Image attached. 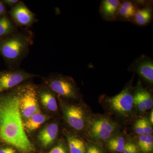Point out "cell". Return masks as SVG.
Here are the masks:
<instances>
[{
	"mask_svg": "<svg viewBox=\"0 0 153 153\" xmlns=\"http://www.w3.org/2000/svg\"><path fill=\"white\" fill-rule=\"evenodd\" d=\"M7 13L15 25L24 30H27L38 21L36 14L22 1L11 8Z\"/></svg>",
	"mask_w": 153,
	"mask_h": 153,
	"instance_id": "7",
	"label": "cell"
},
{
	"mask_svg": "<svg viewBox=\"0 0 153 153\" xmlns=\"http://www.w3.org/2000/svg\"><path fill=\"white\" fill-rule=\"evenodd\" d=\"M108 102L116 112L120 114H127L131 111L133 107V95L128 87L114 96L108 98Z\"/></svg>",
	"mask_w": 153,
	"mask_h": 153,
	"instance_id": "8",
	"label": "cell"
},
{
	"mask_svg": "<svg viewBox=\"0 0 153 153\" xmlns=\"http://www.w3.org/2000/svg\"><path fill=\"white\" fill-rule=\"evenodd\" d=\"M7 13V7L2 2L1 0H0V16Z\"/></svg>",
	"mask_w": 153,
	"mask_h": 153,
	"instance_id": "27",
	"label": "cell"
},
{
	"mask_svg": "<svg viewBox=\"0 0 153 153\" xmlns=\"http://www.w3.org/2000/svg\"><path fill=\"white\" fill-rule=\"evenodd\" d=\"M58 127L56 123H51L39 132L38 138L41 144L48 146L55 141L57 136Z\"/></svg>",
	"mask_w": 153,
	"mask_h": 153,
	"instance_id": "13",
	"label": "cell"
},
{
	"mask_svg": "<svg viewBox=\"0 0 153 153\" xmlns=\"http://www.w3.org/2000/svg\"><path fill=\"white\" fill-rule=\"evenodd\" d=\"M19 31L7 13L0 16V40L8 38Z\"/></svg>",
	"mask_w": 153,
	"mask_h": 153,
	"instance_id": "14",
	"label": "cell"
},
{
	"mask_svg": "<svg viewBox=\"0 0 153 153\" xmlns=\"http://www.w3.org/2000/svg\"><path fill=\"white\" fill-rule=\"evenodd\" d=\"M134 130L136 133L138 135H141L144 134L141 119L138 120L136 122L134 125Z\"/></svg>",
	"mask_w": 153,
	"mask_h": 153,
	"instance_id": "23",
	"label": "cell"
},
{
	"mask_svg": "<svg viewBox=\"0 0 153 153\" xmlns=\"http://www.w3.org/2000/svg\"><path fill=\"white\" fill-rule=\"evenodd\" d=\"M33 43V33L27 30L18 31L8 38L0 40V56L9 69H18L27 56Z\"/></svg>",
	"mask_w": 153,
	"mask_h": 153,
	"instance_id": "2",
	"label": "cell"
},
{
	"mask_svg": "<svg viewBox=\"0 0 153 153\" xmlns=\"http://www.w3.org/2000/svg\"><path fill=\"white\" fill-rule=\"evenodd\" d=\"M117 128L116 124L103 117L94 118L89 121L87 128L88 136L95 140L108 139Z\"/></svg>",
	"mask_w": 153,
	"mask_h": 153,
	"instance_id": "3",
	"label": "cell"
},
{
	"mask_svg": "<svg viewBox=\"0 0 153 153\" xmlns=\"http://www.w3.org/2000/svg\"><path fill=\"white\" fill-rule=\"evenodd\" d=\"M48 117L41 112L36 113L24 123L25 130L32 132L39 128L47 120Z\"/></svg>",
	"mask_w": 153,
	"mask_h": 153,
	"instance_id": "16",
	"label": "cell"
},
{
	"mask_svg": "<svg viewBox=\"0 0 153 153\" xmlns=\"http://www.w3.org/2000/svg\"><path fill=\"white\" fill-rule=\"evenodd\" d=\"M70 153H85L84 143L82 140L74 136L67 137Z\"/></svg>",
	"mask_w": 153,
	"mask_h": 153,
	"instance_id": "17",
	"label": "cell"
},
{
	"mask_svg": "<svg viewBox=\"0 0 153 153\" xmlns=\"http://www.w3.org/2000/svg\"><path fill=\"white\" fill-rule=\"evenodd\" d=\"M38 97L44 107L51 111H55L58 108L57 100L54 92L46 85L40 88L36 87Z\"/></svg>",
	"mask_w": 153,
	"mask_h": 153,
	"instance_id": "11",
	"label": "cell"
},
{
	"mask_svg": "<svg viewBox=\"0 0 153 153\" xmlns=\"http://www.w3.org/2000/svg\"><path fill=\"white\" fill-rule=\"evenodd\" d=\"M1 1L6 7L8 6L11 8L18 4L21 1H19V0H1Z\"/></svg>",
	"mask_w": 153,
	"mask_h": 153,
	"instance_id": "24",
	"label": "cell"
},
{
	"mask_svg": "<svg viewBox=\"0 0 153 153\" xmlns=\"http://www.w3.org/2000/svg\"><path fill=\"white\" fill-rule=\"evenodd\" d=\"M37 76L19 68L0 71V94L12 90L26 80Z\"/></svg>",
	"mask_w": 153,
	"mask_h": 153,
	"instance_id": "6",
	"label": "cell"
},
{
	"mask_svg": "<svg viewBox=\"0 0 153 153\" xmlns=\"http://www.w3.org/2000/svg\"><path fill=\"white\" fill-rule=\"evenodd\" d=\"M19 85L12 91L0 94V140L22 152L29 153L33 146L22 120Z\"/></svg>",
	"mask_w": 153,
	"mask_h": 153,
	"instance_id": "1",
	"label": "cell"
},
{
	"mask_svg": "<svg viewBox=\"0 0 153 153\" xmlns=\"http://www.w3.org/2000/svg\"><path fill=\"white\" fill-rule=\"evenodd\" d=\"M118 0H103L100 6V13L103 19L107 21H114L118 16L120 4Z\"/></svg>",
	"mask_w": 153,
	"mask_h": 153,
	"instance_id": "12",
	"label": "cell"
},
{
	"mask_svg": "<svg viewBox=\"0 0 153 153\" xmlns=\"http://www.w3.org/2000/svg\"><path fill=\"white\" fill-rule=\"evenodd\" d=\"M64 115L69 125L77 131L82 130L85 125V112L81 107L69 105L65 107Z\"/></svg>",
	"mask_w": 153,
	"mask_h": 153,
	"instance_id": "9",
	"label": "cell"
},
{
	"mask_svg": "<svg viewBox=\"0 0 153 153\" xmlns=\"http://www.w3.org/2000/svg\"><path fill=\"white\" fill-rule=\"evenodd\" d=\"M153 10L149 7L137 9L133 18L134 22L140 26L147 25L152 18Z\"/></svg>",
	"mask_w": 153,
	"mask_h": 153,
	"instance_id": "15",
	"label": "cell"
},
{
	"mask_svg": "<svg viewBox=\"0 0 153 153\" xmlns=\"http://www.w3.org/2000/svg\"><path fill=\"white\" fill-rule=\"evenodd\" d=\"M123 153H138L136 146L133 143H126Z\"/></svg>",
	"mask_w": 153,
	"mask_h": 153,
	"instance_id": "22",
	"label": "cell"
},
{
	"mask_svg": "<svg viewBox=\"0 0 153 153\" xmlns=\"http://www.w3.org/2000/svg\"><path fill=\"white\" fill-rule=\"evenodd\" d=\"M48 153H66L65 149L62 145H58L53 148Z\"/></svg>",
	"mask_w": 153,
	"mask_h": 153,
	"instance_id": "25",
	"label": "cell"
},
{
	"mask_svg": "<svg viewBox=\"0 0 153 153\" xmlns=\"http://www.w3.org/2000/svg\"><path fill=\"white\" fill-rule=\"evenodd\" d=\"M0 153H16L13 148L10 147H4L0 148Z\"/></svg>",
	"mask_w": 153,
	"mask_h": 153,
	"instance_id": "26",
	"label": "cell"
},
{
	"mask_svg": "<svg viewBox=\"0 0 153 153\" xmlns=\"http://www.w3.org/2000/svg\"><path fill=\"white\" fill-rule=\"evenodd\" d=\"M138 145L140 149L144 153H148L152 151L153 148V136L152 135H140Z\"/></svg>",
	"mask_w": 153,
	"mask_h": 153,
	"instance_id": "20",
	"label": "cell"
},
{
	"mask_svg": "<svg viewBox=\"0 0 153 153\" xmlns=\"http://www.w3.org/2000/svg\"><path fill=\"white\" fill-rule=\"evenodd\" d=\"M20 107L22 117L27 120L40 112L36 86L30 83L21 86Z\"/></svg>",
	"mask_w": 153,
	"mask_h": 153,
	"instance_id": "5",
	"label": "cell"
},
{
	"mask_svg": "<svg viewBox=\"0 0 153 153\" xmlns=\"http://www.w3.org/2000/svg\"><path fill=\"white\" fill-rule=\"evenodd\" d=\"M97 148L94 146H90L88 148L86 153H95L96 151Z\"/></svg>",
	"mask_w": 153,
	"mask_h": 153,
	"instance_id": "28",
	"label": "cell"
},
{
	"mask_svg": "<svg viewBox=\"0 0 153 153\" xmlns=\"http://www.w3.org/2000/svg\"><path fill=\"white\" fill-rule=\"evenodd\" d=\"M45 81L46 86L60 96L74 99L78 96L77 88L70 77L58 74L49 76Z\"/></svg>",
	"mask_w": 153,
	"mask_h": 153,
	"instance_id": "4",
	"label": "cell"
},
{
	"mask_svg": "<svg viewBox=\"0 0 153 153\" xmlns=\"http://www.w3.org/2000/svg\"><path fill=\"white\" fill-rule=\"evenodd\" d=\"M140 119L144 134L146 135H152L153 128L152 126V124L147 120V119L145 118Z\"/></svg>",
	"mask_w": 153,
	"mask_h": 153,
	"instance_id": "21",
	"label": "cell"
},
{
	"mask_svg": "<svg viewBox=\"0 0 153 153\" xmlns=\"http://www.w3.org/2000/svg\"><path fill=\"white\" fill-rule=\"evenodd\" d=\"M130 67L147 82L153 84V61L150 57L143 55L136 60Z\"/></svg>",
	"mask_w": 153,
	"mask_h": 153,
	"instance_id": "10",
	"label": "cell"
},
{
	"mask_svg": "<svg viewBox=\"0 0 153 153\" xmlns=\"http://www.w3.org/2000/svg\"><path fill=\"white\" fill-rule=\"evenodd\" d=\"M125 140L123 137H117L111 139L108 143V146L111 151L123 153L125 147Z\"/></svg>",
	"mask_w": 153,
	"mask_h": 153,
	"instance_id": "19",
	"label": "cell"
},
{
	"mask_svg": "<svg viewBox=\"0 0 153 153\" xmlns=\"http://www.w3.org/2000/svg\"><path fill=\"white\" fill-rule=\"evenodd\" d=\"M135 92L139 96L147 110L151 109L153 107L152 96L148 91L143 88L142 86H138Z\"/></svg>",
	"mask_w": 153,
	"mask_h": 153,
	"instance_id": "18",
	"label": "cell"
},
{
	"mask_svg": "<svg viewBox=\"0 0 153 153\" xmlns=\"http://www.w3.org/2000/svg\"><path fill=\"white\" fill-rule=\"evenodd\" d=\"M150 123L153 124V110L152 111V112L151 113L150 117Z\"/></svg>",
	"mask_w": 153,
	"mask_h": 153,
	"instance_id": "29",
	"label": "cell"
},
{
	"mask_svg": "<svg viewBox=\"0 0 153 153\" xmlns=\"http://www.w3.org/2000/svg\"><path fill=\"white\" fill-rule=\"evenodd\" d=\"M95 153H102L98 149H97Z\"/></svg>",
	"mask_w": 153,
	"mask_h": 153,
	"instance_id": "30",
	"label": "cell"
}]
</instances>
